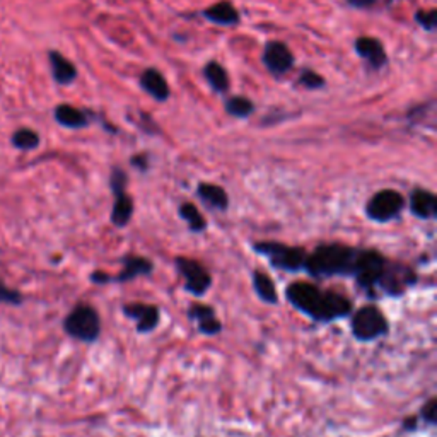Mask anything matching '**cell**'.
<instances>
[{
    "mask_svg": "<svg viewBox=\"0 0 437 437\" xmlns=\"http://www.w3.org/2000/svg\"><path fill=\"white\" fill-rule=\"evenodd\" d=\"M287 299L314 321H333L352 313V303L338 292H323L309 282H294L287 287Z\"/></svg>",
    "mask_w": 437,
    "mask_h": 437,
    "instance_id": "1",
    "label": "cell"
},
{
    "mask_svg": "<svg viewBox=\"0 0 437 437\" xmlns=\"http://www.w3.org/2000/svg\"><path fill=\"white\" fill-rule=\"evenodd\" d=\"M357 256H359V250L356 248L338 243L321 244L311 255L306 256L304 270L314 278L336 277V275L352 277Z\"/></svg>",
    "mask_w": 437,
    "mask_h": 437,
    "instance_id": "2",
    "label": "cell"
},
{
    "mask_svg": "<svg viewBox=\"0 0 437 437\" xmlns=\"http://www.w3.org/2000/svg\"><path fill=\"white\" fill-rule=\"evenodd\" d=\"M64 330L79 342L93 343L101 333V320L93 306L79 304L64 320Z\"/></svg>",
    "mask_w": 437,
    "mask_h": 437,
    "instance_id": "3",
    "label": "cell"
},
{
    "mask_svg": "<svg viewBox=\"0 0 437 437\" xmlns=\"http://www.w3.org/2000/svg\"><path fill=\"white\" fill-rule=\"evenodd\" d=\"M253 248H255L258 255L268 258L270 265L273 268L283 270V272H299V270H304V261L308 255H306L303 248L287 246V244L275 241L256 243Z\"/></svg>",
    "mask_w": 437,
    "mask_h": 437,
    "instance_id": "4",
    "label": "cell"
},
{
    "mask_svg": "<svg viewBox=\"0 0 437 437\" xmlns=\"http://www.w3.org/2000/svg\"><path fill=\"white\" fill-rule=\"evenodd\" d=\"M386 270L388 261L383 255H379L378 251L359 250V256H357L356 270H353L352 277L356 278L362 289L373 294L376 287L381 286Z\"/></svg>",
    "mask_w": 437,
    "mask_h": 437,
    "instance_id": "5",
    "label": "cell"
},
{
    "mask_svg": "<svg viewBox=\"0 0 437 437\" xmlns=\"http://www.w3.org/2000/svg\"><path fill=\"white\" fill-rule=\"evenodd\" d=\"M386 316L376 306H362L359 311L353 314L351 321L352 335L359 342H373V340L388 333Z\"/></svg>",
    "mask_w": 437,
    "mask_h": 437,
    "instance_id": "6",
    "label": "cell"
},
{
    "mask_svg": "<svg viewBox=\"0 0 437 437\" xmlns=\"http://www.w3.org/2000/svg\"><path fill=\"white\" fill-rule=\"evenodd\" d=\"M405 207V199L400 191L396 190H381L371 196V200L366 205V214L371 221L386 224V222L395 221L400 216Z\"/></svg>",
    "mask_w": 437,
    "mask_h": 437,
    "instance_id": "7",
    "label": "cell"
},
{
    "mask_svg": "<svg viewBox=\"0 0 437 437\" xmlns=\"http://www.w3.org/2000/svg\"><path fill=\"white\" fill-rule=\"evenodd\" d=\"M126 173L120 168H113L111 176H109V186H111L115 204H113L111 222L116 227H125L134 216V200L126 194Z\"/></svg>",
    "mask_w": 437,
    "mask_h": 437,
    "instance_id": "8",
    "label": "cell"
},
{
    "mask_svg": "<svg viewBox=\"0 0 437 437\" xmlns=\"http://www.w3.org/2000/svg\"><path fill=\"white\" fill-rule=\"evenodd\" d=\"M176 268L178 272L185 278V289L194 296H204L205 292L211 289L212 277L207 272L204 265H200L196 260L191 258L178 256L176 258Z\"/></svg>",
    "mask_w": 437,
    "mask_h": 437,
    "instance_id": "9",
    "label": "cell"
},
{
    "mask_svg": "<svg viewBox=\"0 0 437 437\" xmlns=\"http://www.w3.org/2000/svg\"><path fill=\"white\" fill-rule=\"evenodd\" d=\"M265 67L268 69L273 76L281 77L294 67V55L289 50V46L282 41H268L265 45L263 55H261Z\"/></svg>",
    "mask_w": 437,
    "mask_h": 437,
    "instance_id": "10",
    "label": "cell"
},
{
    "mask_svg": "<svg viewBox=\"0 0 437 437\" xmlns=\"http://www.w3.org/2000/svg\"><path fill=\"white\" fill-rule=\"evenodd\" d=\"M124 313L137 323L139 333H151V331H154L156 328L159 326L161 314L156 306L142 304V303L125 304Z\"/></svg>",
    "mask_w": 437,
    "mask_h": 437,
    "instance_id": "11",
    "label": "cell"
},
{
    "mask_svg": "<svg viewBox=\"0 0 437 437\" xmlns=\"http://www.w3.org/2000/svg\"><path fill=\"white\" fill-rule=\"evenodd\" d=\"M353 48H356V51L359 54L361 59L366 60V64L369 65L373 71H379V69H383L388 62L386 48H384V45L378 38H357Z\"/></svg>",
    "mask_w": 437,
    "mask_h": 437,
    "instance_id": "12",
    "label": "cell"
},
{
    "mask_svg": "<svg viewBox=\"0 0 437 437\" xmlns=\"http://www.w3.org/2000/svg\"><path fill=\"white\" fill-rule=\"evenodd\" d=\"M188 318H190V321H195L196 326H199L200 333L212 336L217 335L218 331L222 330L221 321L217 320L216 311H214V308L207 304H194L190 306V309H188Z\"/></svg>",
    "mask_w": 437,
    "mask_h": 437,
    "instance_id": "13",
    "label": "cell"
},
{
    "mask_svg": "<svg viewBox=\"0 0 437 437\" xmlns=\"http://www.w3.org/2000/svg\"><path fill=\"white\" fill-rule=\"evenodd\" d=\"M141 87L152 99H156V101L159 103L168 101L169 96H171L169 84L166 82L163 74L156 71V69H146V71L141 74Z\"/></svg>",
    "mask_w": 437,
    "mask_h": 437,
    "instance_id": "14",
    "label": "cell"
},
{
    "mask_svg": "<svg viewBox=\"0 0 437 437\" xmlns=\"http://www.w3.org/2000/svg\"><path fill=\"white\" fill-rule=\"evenodd\" d=\"M48 62H50L51 77L55 79L56 84L69 86L77 79V69L67 56H64L60 51L51 50L48 51Z\"/></svg>",
    "mask_w": 437,
    "mask_h": 437,
    "instance_id": "15",
    "label": "cell"
},
{
    "mask_svg": "<svg viewBox=\"0 0 437 437\" xmlns=\"http://www.w3.org/2000/svg\"><path fill=\"white\" fill-rule=\"evenodd\" d=\"M410 211L418 218H436L437 216V199L429 190L417 188L410 195Z\"/></svg>",
    "mask_w": 437,
    "mask_h": 437,
    "instance_id": "16",
    "label": "cell"
},
{
    "mask_svg": "<svg viewBox=\"0 0 437 437\" xmlns=\"http://www.w3.org/2000/svg\"><path fill=\"white\" fill-rule=\"evenodd\" d=\"M54 118L60 126L71 130L84 129L89 125V113L72 106V104H59L54 111Z\"/></svg>",
    "mask_w": 437,
    "mask_h": 437,
    "instance_id": "17",
    "label": "cell"
},
{
    "mask_svg": "<svg viewBox=\"0 0 437 437\" xmlns=\"http://www.w3.org/2000/svg\"><path fill=\"white\" fill-rule=\"evenodd\" d=\"M202 16L207 21H211L212 24L217 26H229V28H233V26L239 24L238 9H236L231 2H227V0H221V2L207 7L202 12Z\"/></svg>",
    "mask_w": 437,
    "mask_h": 437,
    "instance_id": "18",
    "label": "cell"
},
{
    "mask_svg": "<svg viewBox=\"0 0 437 437\" xmlns=\"http://www.w3.org/2000/svg\"><path fill=\"white\" fill-rule=\"evenodd\" d=\"M196 195L204 204H207L211 209H216V211H227V207H229V196H227L226 190L222 186L214 185V183H200L196 188Z\"/></svg>",
    "mask_w": 437,
    "mask_h": 437,
    "instance_id": "19",
    "label": "cell"
},
{
    "mask_svg": "<svg viewBox=\"0 0 437 437\" xmlns=\"http://www.w3.org/2000/svg\"><path fill=\"white\" fill-rule=\"evenodd\" d=\"M152 268H154V266H152V263L147 260V258L125 256L124 258V270H121V272L118 273L116 277L113 278V281H115V282H129V281H132V278L144 277V275L152 273Z\"/></svg>",
    "mask_w": 437,
    "mask_h": 437,
    "instance_id": "20",
    "label": "cell"
},
{
    "mask_svg": "<svg viewBox=\"0 0 437 437\" xmlns=\"http://www.w3.org/2000/svg\"><path fill=\"white\" fill-rule=\"evenodd\" d=\"M204 76L207 79L209 86L218 94H224L229 91V76L227 71L218 62H209L204 67Z\"/></svg>",
    "mask_w": 437,
    "mask_h": 437,
    "instance_id": "21",
    "label": "cell"
},
{
    "mask_svg": "<svg viewBox=\"0 0 437 437\" xmlns=\"http://www.w3.org/2000/svg\"><path fill=\"white\" fill-rule=\"evenodd\" d=\"M253 287H255L256 296L260 297L263 303H266V304H277L278 303L277 287H275L272 278H270L265 272H260V270H256V272L253 273Z\"/></svg>",
    "mask_w": 437,
    "mask_h": 437,
    "instance_id": "22",
    "label": "cell"
},
{
    "mask_svg": "<svg viewBox=\"0 0 437 437\" xmlns=\"http://www.w3.org/2000/svg\"><path fill=\"white\" fill-rule=\"evenodd\" d=\"M11 144L14 146L17 151H34V149L39 147L41 144V139H39V134L36 130L28 129V126H23V129H17L11 137Z\"/></svg>",
    "mask_w": 437,
    "mask_h": 437,
    "instance_id": "23",
    "label": "cell"
},
{
    "mask_svg": "<svg viewBox=\"0 0 437 437\" xmlns=\"http://www.w3.org/2000/svg\"><path fill=\"white\" fill-rule=\"evenodd\" d=\"M226 111L234 118H250L255 113V104L244 96H231L226 101Z\"/></svg>",
    "mask_w": 437,
    "mask_h": 437,
    "instance_id": "24",
    "label": "cell"
},
{
    "mask_svg": "<svg viewBox=\"0 0 437 437\" xmlns=\"http://www.w3.org/2000/svg\"><path fill=\"white\" fill-rule=\"evenodd\" d=\"M178 212H180V217L186 222L188 227H190L194 233H202V231L207 229V221H205L204 216L199 212V209H196L194 204H183Z\"/></svg>",
    "mask_w": 437,
    "mask_h": 437,
    "instance_id": "25",
    "label": "cell"
},
{
    "mask_svg": "<svg viewBox=\"0 0 437 437\" xmlns=\"http://www.w3.org/2000/svg\"><path fill=\"white\" fill-rule=\"evenodd\" d=\"M297 84L303 86L304 89L318 91L326 86V81L320 76V74L311 71V69H303L299 74V79H297Z\"/></svg>",
    "mask_w": 437,
    "mask_h": 437,
    "instance_id": "26",
    "label": "cell"
},
{
    "mask_svg": "<svg viewBox=\"0 0 437 437\" xmlns=\"http://www.w3.org/2000/svg\"><path fill=\"white\" fill-rule=\"evenodd\" d=\"M415 23L426 31H434L437 28V11L431 9V11H417L415 12Z\"/></svg>",
    "mask_w": 437,
    "mask_h": 437,
    "instance_id": "27",
    "label": "cell"
},
{
    "mask_svg": "<svg viewBox=\"0 0 437 437\" xmlns=\"http://www.w3.org/2000/svg\"><path fill=\"white\" fill-rule=\"evenodd\" d=\"M0 303L17 306L23 303V296H21L19 291L11 289V287L6 286V283L0 281Z\"/></svg>",
    "mask_w": 437,
    "mask_h": 437,
    "instance_id": "28",
    "label": "cell"
},
{
    "mask_svg": "<svg viewBox=\"0 0 437 437\" xmlns=\"http://www.w3.org/2000/svg\"><path fill=\"white\" fill-rule=\"evenodd\" d=\"M421 418H423V422H427L429 426H436L437 422V401L436 398H431L423 405V408L421 410Z\"/></svg>",
    "mask_w": 437,
    "mask_h": 437,
    "instance_id": "29",
    "label": "cell"
},
{
    "mask_svg": "<svg viewBox=\"0 0 437 437\" xmlns=\"http://www.w3.org/2000/svg\"><path fill=\"white\" fill-rule=\"evenodd\" d=\"M137 115L139 118H141V120H137V124L144 126V130H146L147 134H159V129H157V125L154 124V120H152L151 115H147V113H144V111H139Z\"/></svg>",
    "mask_w": 437,
    "mask_h": 437,
    "instance_id": "30",
    "label": "cell"
},
{
    "mask_svg": "<svg viewBox=\"0 0 437 437\" xmlns=\"http://www.w3.org/2000/svg\"><path fill=\"white\" fill-rule=\"evenodd\" d=\"M130 163H132V166H135V168L141 169V171H147L149 157L146 154H137V156H134L132 159H130Z\"/></svg>",
    "mask_w": 437,
    "mask_h": 437,
    "instance_id": "31",
    "label": "cell"
},
{
    "mask_svg": "<svg viewBox=\"0 0 437 437\" xmlns=\"http://www.w3.org/2000/svg\"><path fill=\"white\" fill-rule=\"evenodd\" d=\"M347 6H351L353 9H369L373 7L378 0H345Z\"/></svg>",
    "mask_w": 437,
    "mask_h": 437,
    "instance_id": "32",
    "label": "cell"
},
{
    "mask_svg": "<svg viewBox=\"0 0 437 437\" xmlns=\"http://www.w3.org/2000/svg\"><path fill=\"white\" fill-rule=\"evenodd\" d=\"M91 281H93L94 283H108L113 281V277H109V275L104 272H94L93 275H91Z\"/></svg>",
    "mask_w": 437,
    "mask_h": 437,
    "instance_id": "33",
    "label": "cell"
},
{
    "mask_svg": "<svg viewBox=\"0 0 437 437\" xmlns=\"http://www.w3.org/2000/svg\"><path fill=\"white\" fill-rule=\"evenodd\" d=\"M415 427H417V417H412V418H406V421L403 422V429L405 431H413Z\"/></svg>",
    "mask_w": 437,
    "mask_h": 437,
    "instance_id": "34",
    "label": "cell"
}]
</instances>
